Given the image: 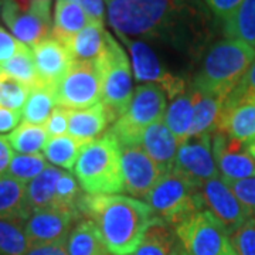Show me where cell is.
Returning <instances> with one entry per match:
<instances>
[{"label":"cell","instance_id":"6da1fadb","mask_svg":"<svg viewBox=\"0 0 255 255\" xmlns=\"http://www.w3.org/2000/svg\"><path fill=\"white\" fill-rule=\"evenodd\" d=\"M206 7L200 0H107V17L118 36L196 53L209 40Z\"/></svg>","mask_w":255,"mask_h":255},{"label":"cell","instance_id":"7a4b0ae2","mask_svg":"<svg viewBox=\"0 0 255 255\" xmlns=\"http://www.w3.org/2000/svg\"><path fill=\"white\" fill-rule=\"evenodd\" d=\"M82 216H88L100 227L110 254L132 255L145 237L155 213L146 201L111 194H85Z\"/></svg>","mask_w":255,"mask_h":255},{"label":"cell","instance_id":"3957f363","mask_svg":"<svg viewBox=\"0 0 255 255\" xmlns=\"http://www.w3.org/2000/svg\"><path fill=\"white\" fill-rule=\"evenodd\" d=\"M255 61V48L241 40L224 38L210 47L193 88L227 100Z\"/></svg>","mask_w":255,"mask_h":255},{"label":"cell","instance_id":"277c9868","mask_svg":"<svg viewBox=\"0 0 255 255\" xmlns=\"http://www.w3.org/2000/svg\"><path fill=\"white\" fill-rule=\"evenodd\" d=\"M74 173L82 190L90 196H111L124 191L122 149L118 139L107 130L84 147Z\"/></svg>","mask_w":255,"mask_h":255},{"label":"cell","instance_id":"5b68a950","mask_svg":"<svg viewBox=\"0 0 255 255\" xmlns=\"http://www.w3.org/2000/svg\"><path fill=\"white\" fill-rule=\"evenodd\" d=\"M145 201L153 210L155 217L173 227L206 210L201 187L174 167L160 177Z\"/></svg>","mask_w":255,"mask_h":255},{"label":"cell","instance_id":"8992f818","mask_svg":"<svg viewBox=\"0 0 255 255\" xmlns=\"http://www.w3.org/2000/svg\"><path fill=\"white\" fill-rule=\"evenodd\" d=\"M102 82V104L114 124L129 107L133 98L132 67L125 50L107 31L105 48L95 61Z\"/></svg>","mask_w":255,"mask_h":255},{"label":"cell","instance_id":"52a82bcc","mask_svg":"<svg viewBox=\"0 0 255 255\" xmlns=\"http://www.w3.org/2000/svg\"><path fill=\"white\" fill-rule=\"evenodd\" d=\"M166 94L156 84H142L135 88L129 107L119 117L110 132L118 139L119 145H139L146 128L162 121L166 114Z\"/></svg>","mask_w":255,"mask_h":255},{"label":"cell","instance_id":"ba28073f","mask_svg":"<svg viewBox=\"0 0 255 255\" xmlns=\"http://www.w3.org/2000/svg\"><path fill=\"white\" fill-rule=\"evenodd\" d=\"M174 233L187 255H228L234 251L228 230L210 210L190 216L174 227Z\"/></svg>","mask_w":255,"mask_h":255},{"label":"cell","instance_id":"9c48e42d","mask_svg":"<svg viewBox=\"0 0 255 255\" xmlns=\"http://www.w3.org/2000/svg\"><path fill=\"white\" fill-rule=\"evenodd\" d=\"M51 0H3L1 17L20 43L33 47L51 36Z\"/></svg>","mask_w":255,"mask_h":255},{"label":"cell","instance_id":"30bf717a","mask_svg":"<svg viewBox=\"0 0 255 255\" xmlns=\"http://www.w3.org/2000/svg\"><path fill=\"white\" fill-rule=\"evenodd\" d=\"M57 107L88 110L102 102V82L95 61H74L54 87Z\"/></svg>","mask_w":255,"mask_h":255},{"label":"cell","instance_id":"8fae6325","mask_svg":"<svg viewBox=\"0 0 255 255\" xmlns=\"http://www.w3.org/2000/svg\"><path fill=\"white\" fill-rule=\"evenodd\" d=\"M119 38L129 48L132 70L137 81L159 85L166 97H169L170 100H174L186 92V81L180 77L169 73L162 65L155 51L145 41L125 36H119Z\"/></svg>","mask_w":255,"mask_h":255},{"label":"cell","instance_id":"7c38bea8","mask_svg":"<svg viewBox=\"0 0 255 255\" xmlns=\"http://www.w3.org/2000/svg\"><path fill=\"white\" fill-rule=\"evenodd\" d=\"M174 169L203 189L206 183L219 177L213 153V135L187 137L179 146Z\"/></svg>","mask_w":255,"mask_h":255},{"label":"cell","instance_id":"4fadbf2b","mask_svg":"<svg viewBox=\"0 0 255 255\" xmlns=\"http://www.w3.org/2000/svg\"><path fill=\"white\" fill-rule=\"evenodd\" d=\"M121 149L124 164V191L129 193L132 197L146 199L164 172L140 145L122 146Z\"/></svg>","mask_w":255,"mask_h":255},{"label":"cell","instance_id":"5bb4252c","mask_svg":"<svg viewBox=\"0 0 255 255\" xmlns=\"http://www.w3.org/2000/svg\"><path fill=\"white\" fill-rule=\"evenodd\" d=\"M213 153L224 182L255 177V160L244 143L217 130L213 133Z\"/></svg>","mask_w":255,"mask_h":255},{"label":"cell","instance_id":"9a60e30c","mask_svg":"<svg viewBox=\"0 0 255 255\" xmlns=\"http://www.w3.org/2000/svg\"><path fill=\"white\" fill-rule=\"evenodd\" d=\"M78 219L80 216L77 213L61 207L33 211L26 220L30 246H46L67 240L71 233V226Z\"/></svg>","mask_w":255,"mask_h":255},{"label":"cell","instance_id":"2e32d148","mask_svg":"<svg viewBox=\"0 0 255 255\" xmlns=\"http://www.w3.org/2000/svg\"><path fill=\"white\" fill-rule=\"evenodd\" d=\"M201 194L206 206L226 226L230 236L251 217V213L220 176L206 183L201 189Z\"/></svg>","mask_w":255,"mask_h":255},{"label":"cell","instance_id":"e0dca14e","mask_svg":"<svg viewBox=\"0 0 255 255\" xmlns=\"http://www.w3.org/2000/svg\"><path fill=\"white\" fill-rule=\"evenodd\" d=\"M31 51L34 55L40 84L50 87H55L74 63L68 48L51 36L31 47Z\"/></svg>","mask_w":255,"mask_h":255},{"label":"cell","instance_id":"ac0fdd59","mask_svg":"<svg viewBox=\"0 0 255 255\" xmlns=\"http://www.w3.org/2000/svg\"><path fill=\"white\" fill-rule=\"evenodd\" d=\"M139 145L160 166L164 173L174 167L180 142L166 127L163 119L146 128Z\"/></svg>","mask_w":255,"mask_h":255},{"label":"cell","instance_id":"d6986e66","mask_svg":"<svg viewBox=\"0 0 255 255\" xmlns=\"http://www.w3.org/2000/svg\"><path fill=\"white\" fill-rule=\"evenodd\" d=\"M217 130L247 146L255 142L254 102H244L233 107H224Z\"/></svg>","mask_w":255,"mask_h":255},{"label":"cell","instance_id":"ffe728a7","mask_svg":"<svg viewBox=\"0 0 255 255\" xmlns=\"http://www.w3.org/2000/svg\"><path fill=\"white\" fill-rule=\"evenodd\" d=\"M191 94L194 100V114L189 137L213 135L219 127L226 100L213 94L199 91L193 87Z\"/></svg>","mask_w":255,"mask_h":255},{"label":"cell","instance_id":"44dd1931","mask_svg":"<svg viewBox=\"0 0 255 255\" xmlns=\"http://www.w3.org/2000/svg\"><path fill=\"white\" fill-rule=\"evenodd\" d=\"M111 124L104 104L100 102L88 110L71 111L68 118V133L82 140L92 142L101 137Z\"/></svg>","mask_w":255,"mask_h":255},{"label":"cell","instance_id":"7402d4cb","mask_svg":"<svg viewBox=\"0 0 255 255\" xmlns=\"http://www.w3.org/2000/svg\"><path fill=\"white\" fill-rule=\"evenodd\" d=\"M92 20L80 4L73 0H55L54 24L51 37L65 44L77 33L91 24Z\"/></svg>","mask_w":255,"mask_h":255},{"label":"cell","instance_id":"603a6c76","mask_svg":"<svg viewBox=\"0 0 255 255\" xmlns=\"http://www.w3.org/2000/svg\"><path fill=\"white\" fill-rule=\"evenodd\" d=\"M30 214L27 184L7 173L0 174V219L27 220Z\"/></svg>","mask_w":255,"mask_h":255},{"label":"cell","instance_id":"cb8c5ba5","mask_svg":"<svg viewBox=\"0 0 255 255\" xmlns=\"http://www.w3.org/2000/svg\"><path fill=\"white\" fill-rule=\"evenodd\" d=\"M67 250L70 255L110 254L100 227L91 219L81 220L77 223L67 238Z\"/></svg>","mask_w":255,"mask_h":255},{"label":"cell","instance_id":"d4e9b609","mask_svg":"<svg viewBox=\"0 0 255 255\" xmlns=\"http://www.w3.org/2000/svg\"><path fill=\"white\" fill-rule=\"evenodd\" d=\"M105 43L107 31L104 24L92 21L64 46L68 48L74 61H97L105 48Z\"/></svg>","mask_w":255,"mask_h":255},{"label":"cell","instance_id":"484cf974","mask_svg":"<svg viewBox=\"0 0 255 255\" xmlns=\"http://www.w3.org/2000/svg\"><path fill=\"white\" fill-rule=\"evenodd\" d=\"M177 241L179 238L170 226L155 217L146 230L142 243L132 255H180L182 250Z\"/></svg>","mask_w":255,"mask_h":255},{"label":"cell","instance_id":"4316f807","mask_svg":"<svg viewBox=\"0 0 255 255\" xmlns=\"http://www.w3.org/2000/svg\"><path fill=\"white\" fill-rule=\"evenodd\" d=\"M64 170L50 166L36 179L27 183V206L30 211L55 207L57 183Z\"/></svg>","mask_w":255,"mask_h":255},{"label":"cell","instance_id":"83f0119b","mask_svg":"<svg viewBox=\"0 0 255 255\" xmlns=\"http://www.w3.org/2000/svg\"><path fill=\"white\" fill-rule=\"evenodd\" d=\"M88 143V140L77 139L71 135L50 136L47 145L43 149V155L48 160V163L70 170L75 166L84 147Z\"/></svg>","mask_w":255,"mask_h":255},{"label":"cell","instance_id":"f1b7e54d","mask_svg":"<svg viewBox=\"0 0 255 255\" xmlns=\"http://www.w3.org/2000/svg\"><path fill=\"white\" fill-rule=\"evenodd\" d=\"M194 114V100L190 91H186L182 95L172 101L169 108L166 110L163 122L169 130L179 139V142H184L190 133Z\"/></svg>","mask_w":255,"mask_h":255},{"label":"cell","instance_id":"f546056e","mask_svg":"<svg viewBox=\"0 0 255 255\" xmlns=\"http://www.w3.org/2000/svg\"><path fill=\"white\" fill-rule=\"evenodd\" d=\"M55 107L57 102L54 87L46 84H37L36 87L31 88L27 102L21 111L23 121L36 125H46Z\"/></svg>","mask_w":255,"mask_h":255},{"label":"cell","instance_id":"4dcf8cb0","mask_svg":"<svg viewBox=\"0 0 255 255\" xmlns=\"http://www.w3.org/2000/svg\"><path fill=\"white\" fill-rule=\"evenodd\" d=\"M50 139L46 125L21 122L7 135V140L20 155H34L44 149Z\"/></svg>","mask_w":255,"mask_h":255},{"label":"cell","instance_id":"1f68e13d","mask_svg":"<svg viewBox=\"0 0 255 255\" xmlns=\"http://www.w3.org/2000/svg\"><path fill=\"white\" fill-rule=\"evenodd\" d=\"M227 38L241 40L255 48V0H244L240 9L224 21Z\"/></svg>","mask_w":255,"mask_h":255},{"label":"cell","instance_id":"d6a6232c","mask_svg":"<svg viewBox=\"0 0 255 255\" xmlns=\"http://www.w3.org/2000/svg\"><path fill=\"white\" fill-rule=\"evenodd\" d=\"M30 248L26 220L0 219V255H26Z\"/></svg>","mask_w":255,"mask_h":255},{"label":"cell","instance_id":"836d02e7","mask_svg":"<svg viewBox=\"0 0 255 255\" xmlns=\"http://www.w3.org/2000/svg\"><path fill=\"white\" fill-rule=\"evenodd\" d=\"M0 67L9 75H11L13 78L27 84L31 88L36 87L37 84H40L34 55H33L31 48L26 44H23L17 53L10 60H7L6 63L0 64Z\"/></svg>","mask_w":255,"mask_h":255},{"label":"cell","instance_id":"e575fe53","mask_svg":"<svg viewBox=\"0 0 255 255\" xmlns=\"http://www.w3.org/2000/svg\"><path fill=\"white\" fill-rule=\"evenodd\" d=\"M84 199H85V194H82V187L78 179L70 170H64L60 180L57 183L55 207L71 210L81 217V206Z\"/></svg>","mask_w":255,"mask_h":255},{"label":"cell","instance_id":"d590c367","mask_svg":"<svg viewBox=\"0 0 255 255\" xmlns=\"http://www.w3.org/2000/svg\"><path fill=\"white\" fill-rule=\"evenodd\" d=\"M31 87L13 78L0 67V105L13 111H23Z\"/></svg>","mask_w":255,"mask_h":255},{"label":"cell","instance_id":"8d00e7d4","mask_svg":"<svg viewBox=\"0 0 255 255\" xmlns=\"http://www.w3.org/2000/svg\"><path fill=\"white\" fill-rule=\"evenodd\" d=\"M50 166L51 164L48 163V160L41 153H34V155L17 153V155H14L11 163H10L7 174L27 184L33 179H36L38 174L43 173Z\"/></svg>","mask_w":255,"mask_h":255},{"label":"cell","instance_id":"74e56055","mask_svg":"<svg viewBox=\"0 0 255 255\" xmlns=\"http://www.w3.org/2000/svg\"><path fill=\"white\" fill-rule=\"evenodd\" d=\"M230 240L237 255H255V216H251L236 230Z\"/></svg>","mask_w":255,"mask_h":255},{"label":"cell","instance_id":"f35d334b","mask_svg":"<svg viewBox=\"0 0 255 255\" xmlns=\"http://www.w3.org/2000/svg\"><path fill=\"white\" fill-rule=\"evenodd\" d=\"M244 102L255 104V61L251 64L244 78L237 85V88L231 92L224 102V107H233Z\"/></svg>","mask_w":255,"mask_h":255},{"label":"cell","instance_id":"ab89813d","mask_svg":"<svg viewBox=\"0 0 255 255\" xmlns=\"http://www.w3.org/2000/svg\"><path fill=\"white\" fill-rule=\"evenodd\" d=\"M227 184L234 191L238 200L243 203V206L251 213V216H255V177L228 182Z\"/></svg>","mask_w":255,"mask_h":255},{"label":"cell","instance_id":"60d3db41","mask_svg":"<svg viewBox=\"0 0 255 255\" xmlns=\"http://www.w3.org/2000/svg\"><path fill=\"white\" fill-rule=\"evenodd\" d=\"M203 1L207 6V9L223 23L231 17L244 3V0H203Z\"/></svg>","mask_w":255,"mask_h":255},{"label":"cell","instance_id":"b9f144b4","mask_svg":"<svg viewBox=\"0 0 255 255\" xmlns=\"http://www.w3.org/2000/svg\"><path fill=\"white\" fill-rule=\"evenodd\" d=\"M68 118H70V110H65V108H61V107H55L51 117L48 118L46 124L48 135L50 136L67 135V132H68Z\"/></svg>","mask_w":255,"mask_h":255},{"label":"cell","instance_id":"7bdbcfd3","mask_svg":"<svg viewBox=\"0 0 255 255\" xmlns=\"http://www.w3.org/2000/svg\"><path fill=\"white\" fill-rule=\"evenodd\" d=\"M21 46L23 43H20L7 30L0 27V64L10 60L21 48Z\"/></svg>","mask_w":255,"mask_h":255},{"label":"cell","instance_id":"ee69618b","mask_svg":"<svg viewBox=\"0 0 255 255\" xmlns=\"http://www.w3.org/2000/svg\"><path fill=\"white\" fill-rule=\"evenodd\" d=\"M77 4H80L85 13L90 16L92 21L104 24V20L107 16L105 11V1L107 0H73Z\"/></svg>","mask_w":255,"mask_h":255},{"label":"cell","instance_id":"f6af8a7d","mask_svg":"<svg viewBox=\"0 0 255 255\" xmlns=\"http://www.w3.org/2000/svg\"><path fill=\"white\" fill-rule=\"evenodd\" d=\"M21 111H13L0 105V132H11L20 125Z\"/></svg>","mask_w":255,"mask_h":255},{"label":"cell","instance_id":"bcb514c9","mask_svg":"<svg viewBox=\"0 0 255 255\" xmlns=\"http://www.w3.org/2000/svg\"><path fill=\"white\" fill-rule=\"evenodd\" d=\"M26 255H70L67 250V240L57 241L53 244L31 247Z\"/></svg>","mask_w":255,"mask_h":255},{"label":"cell","instance_id":"7dc6e473","mask_svg":"<svg viewBox=\"0 0 255 255\" xmlns=\"http://www.w3.org/2000/svg\"><path fill=\"white\" fill-rule=\"evenodd\" d=\"M13 157H14V150L9 143L7 136L0 135V174L7 173Z\"/></svg>","mask_w":255,"mask_h":255},{"label":"cell","instance_id":"c3c4849f","mask_svg":"<svg viewBox=\"0 0 255 255\" xmlns=\"http://www.w3.org/2000/svg\"><path fill=\"white\" fill-rule=\"evenodd\" d=\"M248 152H250V155L253 156L255 160V142H253L251 145H248Z\"/></svg>","mask_w":255,"mask_h":255},{"label":"cell","instance_id":"681fc988","mask_svg":"<svg viewBox=\"0 0 255 255\" xmlns=\"http://www.w3.org/2000/svg\"><path fill=\"white\" fill-rule=\"evenodd\" d=\"M228 255H237V253H236V251H231Z\"/></svg>","mask_w":255,"mask_h":255},{"label":"cell","instance_id":"f907efd6","mask_svg":"<svg viewBox=\"0 0 255 255\" xmlns=\"http://www.w3.org/2000/svg\"><path fill=\"white\" fill-rule=\"evenodd\" d=\"M180 255H187V254H186V253H183V250H182V251H180Z\"/></svg>","mask_w":255,"mask_h":255}]
</instances>
